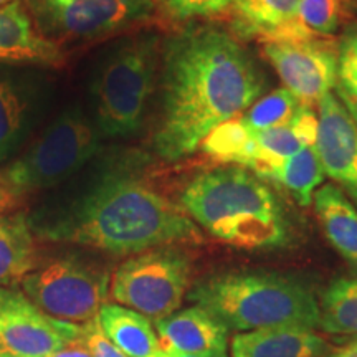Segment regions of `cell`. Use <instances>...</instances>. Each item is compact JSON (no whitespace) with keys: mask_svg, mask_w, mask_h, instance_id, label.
Wrapping results in <instances>:
<instances>
[{"mask_svg":"<svg viewBox=\"0 0 357 357\" xmlns=\"http://www.w3.org/2000/svg\"><path fill=\"white\" fill-rule=\"evenodd\" d=\"M162 47V106L153 147L176 162L260 100L266 82L240 40L220 26L189 24Z\"/></svg>","mask_w":357,"mask_h":357,"instance_id":"1","label":"cell"},{"mask_svg":"<svg viewBox=\"0 0 357 357\" xmlns=\"http://www.w3.org/2000/svg\"><path fill=\"white\" fill-rule=\"evenodd\" d=\"M42 235L114 257L204 240L202 230L181 205L123 167L98 178Z\"/></svg>","mask_w":357,"mask_h":357,"instance_id":"2","label":"cell"},{"mask_svg":"<svg viewBox=\"0 0 357 357\" xmlns=\"http://www.w3.org/2000/svg\"><path fill=\"white\" fill-rule=\"evenodd\" d=\"M178 199L199 229L231 247L271 250L288 243L283 205L248 169L225 166L200 172Z\"/></svg>","mask_w":357,"mask_h":357,"instance_id":"3","label":"cell"},{"mask_svg":"<svg viewBox=\"0 0 357 357\" xmlns=\"http://www.w3.org/2000/svg\"><path fill=\"white\" fill-rule=\"evenodd\" d=\"M189 300L236 331L319 326V305L301 281L266 271H230L208 276Z\"/></svg>","mask_w":357,"mask_h":357,"instance_id":"4","label":"cell"},{"mask_svg":"<svg viewBox=\"0 0 357 357\" xmlns=\"http://www.w3.org/2000/svg\"><path fill=\"white\" fill-rule=\"evenodd\" d=\"M159 45L158 35H137L124 40L106 56L93 84L101 136L129 137L141 129L155 88Z\"/></svg>","mask_w":357,"mask_h":357,"instance_id":"5","label":"cell"},{"mask_svg":"<svg viewBox=\"0 0 357 357\" xmlns=\"http://www.w3.org/2000/svg\"><path fill=\"white\" fill-rule=\"evenodd\" d=\"M101 151V132L79 108L61 113L6 176L20 194L48 189L77 174Z\"/></svg>","mask_w":357,"mask_h":357,"instance_id":"6","label":"cell"},{"mask_svg":"<svg viewBox=\"0 0 357 357\" xmlns=\"http://www.w3.org/2000/svg\"><path fill=\"white\" fill-rule=\"evenodd\" d=\"M192 283V258L182 248L159 247L129 257L114 270L109 298L146 318L164 319L181 307Z\"/></svg>","mask_w":357,"mask_h":357,"instance_id":"7","label":"cell"},{"mask_svg":"<svg viewBox=\"0 0 357 357\" xmlns=\"http://www.w3.org/2000/svg\"><path fill=\"white\" fill-rule=\"evenodd\" d=\"M106 268L77 257L37 266L20 281L22 291L52 318L86 324L98 318L109 296Z\"/></svg>","mask_w":357,"mask_h":357,"instance_id":"8","label":"cell"},{"mask_svg":"<svg viewBox=\"0 0 357 357\" xmlns=\"http://www.w3.org/2000/svg\"><path fill=\"white\" fill-rule=\"evenodd\" d=\"M45 37L93 42L144 25L154 17V0H22Z\"/></svg>","mask_w":357,"mask_h":357,"instance_id":"9","label":"cell"},{"mask_svg":"<svg viewBox=\"0 0 357 357\" xmlns=\"http://www.w3.org/2000/svg\"><path fill=\"white\" fill-rule=\"evenodd\" d=\"M84 324L48 316L17 288H0V357H50L82 337Z\"/></svg>","mask_w":357,"mask_h":357,"instance_id":"10","label":"cell"},{"mask_svg":"<svg viewBox=\"0 0 357 357\" xmlns=\"http://www.w3.org/2000/svg\"><path fill=\"white\" fill-rule=\"evenodd\" d=\"M263 53L273 66L284 89L301 102H319L336 84L337 43L324 37L301 42L263 43Z\"/></svg>","mask_w":357,"mask_h":357,"instance_id":"11","label":"cell"},{"mask_svg":"<svg viewBox=\"0 0 357 357\" xmlns=\"http://www.w3.org/2000/svg\"><path fill=\"white\" fill-rule=\"evenodd\" d=\"M316 149L326 176L357 202V123L333 93L319 101Z\"/></svg>","mask_w":357,"mask_h":357,"instance_id":"12","label":"cell"},{"mask_svg":"<svg viewBox=\"0 0 357 357\" xmlns=\"http://www.w3.org/2000/svg\"><path fill=\"white\" fill-rule=\"evenodd\" d=\"M231 29L236 38H255L261 43L316 37L300 19V0H236Z\"/></svg>","mask_w":357,"mask_h":357,"instance_id":"13","label":"cell"},{"mask_svg":"<svg viewBox=\"0 0 357 357\" xmlns=\"http://www.w3.org/2000/svg\"><path fill=\"white\" fill-rule=\"evenodd\" d=\"M65 61L61 45L40 32L22 0L0 7V63L60 68Z\"/></svg>","mask_w":357,"mask_h":357,"instance_id":"14","label":"cell"},{"mask_svg":"<svg viewBox=\"0 0 357 357\" xmlns=\"http://www.w3.org/2000/svg\"><path fill=\"white\" fill-rule=\"evenodd\" d=\"M162 349L192 357H229V328L199 306L155 321Z\"/></svg>","mask_w":357,"mask_h":357,"instance_id":"15","label":"cell"},{"mask_svg":"<svg viewBox=\"0 0 357 357\" xmlns=\"http://www.w3.org/2000/svg\"><path fill=\"white\" fill-rule=\"evenodd\" d=\"M318 139V114L310 106H301L288 126L253 132L247 169L265 178L283 160L303 147L314 146Z\"/></svg>","mask_w":357,"mask_h":357,"instance_id":"16","label":"cell"},{"mask_svg":"<svg viewBox=\"0 0 357 357\" xmlns=\"http://www.w3.org/2000/svg\"><path fill=\"white\" fill-rule=\"evenodd\" d=\"M324 341L311 329L275 328L238 333L231 337V357H319Z\"/></svg>","mask_w":357,"mask_h":357,"instance_id":"17","label":"cell"},{"mask_svg":"<svg viewBox=\"0 0 357 357\" xmlns=\"http://www.w3.org/2000/svg\"><path fill=\"white\" fill-rule=\"evenodd\" d=\"M96 319L105 336L128 357H169L153 324L141 312L106 303Z\"/></svg>","mask_w":357,"mask_h":357,"instance_id":"18","label":"cell"},{"mask_svg":"<svg viewBox=\"0 0 357 357\" xmlns=\"http://www.w3.org/2000/svg\"><path fill=\"white\" fill-rule=\"evenodd\" d=\"M316 215L333 248L357 266V208L334 184H326L312 197Z\"/></svg>","mask_w":357,"mask_h":357,"instance_id":"19","label":"cell"},{"mask_svg":"<svg viewBox=\"0 0 357 357\" xmlns=\"http://www.w3.org/2000/svg\"><path fill=\"white\" fill-rule=\"evenodd\" d=\"M38 266L32 225L24 215H0V288L22 281Z\"/></svg>","mask_w":357,"mask_h":357,"instance_id":"20","label":"cell"},{"mask_svg":"<svg viewBox=\"0 0 357 357\" xmlns=\"http://www.w3.org/2000/svg\"><path fill=\"white\" fill-rule=\"evenodd\" d=\"M324 169L321 164L318 149L314 146L303 147L296 154L280 164L265 178L275 181L287 189L301 207H310L314 197V190L324 181ZM263 178V181H265Z\"/></svg>","mask_w":357,"mask_h":357,"instance_id":"21","label":"cell"},{"mask_svg":"<svg viewBox=\"0 0 357 357\" xmlns=\"http://www.w3.org/2000/svg\"><path fill=\"white\" fill-rule=\"evenodd\" d=\"M319 310V328L324 331L357 334V276L334 281L326 289Z\"/></svg>","mask_w":357,"mask_h":357,"instance_id":"22","label":"cell"},{"mask_svg":"<svg viewBox=\"0 0 357 357\" xmlns=\"http://www.w3.org/2000/svg\"><path fill=\"white\" fill-rule=\"evenodd\" d=\"M29 118V100L12 79L0 77V160L20 144Z\"/></svg>","mask_w":357,"mask_h":357,"instance_id":"23","label":"cell"},{"mask_svg":"<svg viewBox=\"0 0 357 357\" xmlns=\"http://www.w3.org/2000/svg\"><path fill=\"white\" fill-rule=\"evenodd\" d=\"M301 102L294 98L288 89H275L253 102L245 113L240 116L250 131L260 132L266 129L283 128L296 118Z\"/></svg>","mask_w":357,"mask_h":357,"instance_id":"24","label":"cell"},{"mask_svg":"<svg viewBox=\"0 0 357 357\" xmlns=\"http://www.w3.org/2000/svg\"><path fill=\"white\" fill-rule=\"evenodd\" d=\"M337 100L344 102L354 121L357 123V24L344 30L337 43V71L336 84Z\"/></svg>","mask_w":357,"mask_h":357,"instance_id":"25","label":"cell"},{"mask_svg":"<svg viewBox=\"0 0 357 357\" xmlns=\"http://www.w3.org/2000/svg\"><path fill=\"white\" fill-rule=\"evenodd\" d=\"M344 0H300V19L316 37L329 38L341 25Z\"/></svg>","mask_w":357,"mask_h":357,"instance_id":"26","label":"cell"},{"mask_svg":"<svg viewBox=\"0 0 357 357\" xmlns=\"http://www.w3.org/2000/svg\"><path fill=\"white\" fill-rule=\"evenodd\" d=\"M236 0H154L155 8L167 19L176 22H192L213 19L234 8Z\"/></svg>","mask_w":357,"mask_h":357,"instance_id":"27","label":"cell"},{"mask_svg":"<svg viewBox=\"0 0 357 357\" xmlns=\"http://www.w3.org/2000/svg\"><path fill=\"white\" fill-rule=\"evenodd\" d=\"M82 339L93 357H128L105 336L100 324H98V319L84 324Z\"/></svg>","mask_w":357,"mask_h":357,"instance_id":"28","label":"cell"},{"mask_svg":"<svg viewBox=\"0 0 357 357\" xmlns=\"http://www.w3.org/2000/svg\"><path fill=\"white\" fill-rule=\"evenodd\" d=\"M20 192L12 185L7 176L0 172V215H6L20 202Z\"/></svg>","mask_w":357,"mask_h":357,"instance_id":"29","label":"cell"},{"mask_svg":"<svg viewBox=\"0 0 357 357\" xmlns=\"http://www.w3.org/2000/svg\"><path fill=\"white\" fill-rule=\"evenodd\" d=\"M83 328H84V326H83ZM50 357H93V354L89 352L86 344L83 342V339L79 337V339H77V341L71 342V344H68L66 347H63V349L55 352V354L50 356Z\"/></svg>","mask_w":357,"mask_h":357,"instance_id":"30","label":"cell"},{"mask_svg":"<svg viewBox=\"0 0 357 357\" xmlns=\"http://www.w3.org/2000/svg\"><path fill=\"white\" fill-rule=\"evenodd\" d=\"M328 357H357V337L351 339L347 344L341 346L336 351H333Z\"/></svg>","mask_w":357,"mask_h":357,"instance_id":"31","label":"cell"},{"mask_svg":"<svg viewBox=\"0 0 357 357\" xmlns=\"http://www.w3.org/2000/svg\"><path fill=\"white\" fill-rule=\"evenodd\" d=\"M10 2H15V0H0V7L7 6V3H10Z\"/></svg>","mask_w":357,"mask_h":357,"instance_id":"32","label":"cell"},{"mask_svg":"<svg viewBox=\"0 0 357 357\" xmlns=\"http://www.w3.org/2000/svg\"><path fill=\"white\" fill-rule=\"evenodd\" d=\"M169 357H192V356H184V354H172V352H167Z\"/></svg>","mask_w":357,"mask_h":357,"instance_id":"33","label":"cell"}]
</instances>
